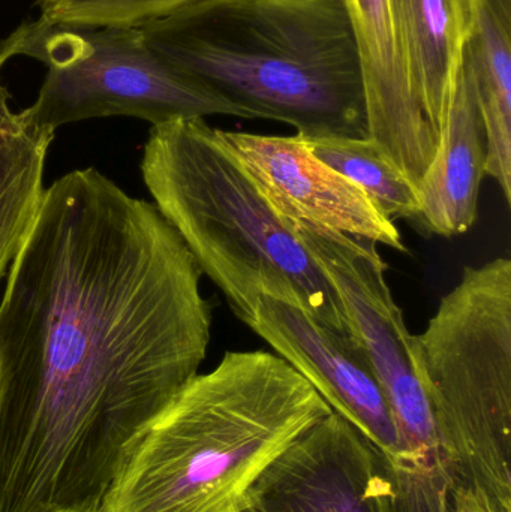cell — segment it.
<instances>
[{
	"instance_id": "cell-12",
	"label": "cell",
	"mask_w": 511,
	"mask_h": 512,
	"mask_svg": "<svg viewBox=\"0 0 511 512\" xmlns=\"http://www.w3.org/2000/svg\"><path fill=\"white\" fill-rule=\"evenodd\" d=\"M485 165V125L470 66L464 57L440 147L417 188V221L426 231L450 239L473 228L479 218Z\"/></svg>"
},
{
	"instance_id": "cell-5",
	"label": "cell",
	"mask_w": 511,
	"mask_h": 512,
	"mask_svg": "<svg viewBox=\"0 0 511 512\" xmlns=\"http://www.w3.org/2000/svg\"><path fill=\"white\" fill-rule=\"evenodd\" d=\"M408 346L452 493L511 512V259L465 267Z\"/></svg>"
},
{
	"instance_id": "cell-15",
	"label": "cell",
	"mask_w": 511,
	"mask_h": 512,
	"mask_svg": "<svg viewBox=\"0 0 511 512\" xmlns=\"http://www.w3.org/2000/svg\"><path fill=\"white\" fill-rule=\"evenodd\" d=\"M303 138V137H302ZM312 155L356 185L390 221L416 219L420 200L416 186L368 137L305 138Z\"/></svg>"
},
{
	"instance_id": "cell-19",
	"label": "cell",
	"mask_w": 511,
	"mask_h": 512,
	"mask_svg": "<svg viewBox=\"0 0 511 512\" xmlns=\"http://www.w3.org/2000/svg\"><path fill=\"white\" fill-rule=\"evenodd\" d=\"M48 512H98V511H83V510H54Z\"/></svg>"
},
{
	"instance_id": "cell-16",
	"label": "cell",
	"mask_w": 511,
	"mask_h": 512,
	"mask_svg": "<svg viewBox=\"0 0 511 512\" xmlns=\"http://www.w3.org/2000/svg\"><path fill=\"white\" fill-rule=\"evenodd\" d=\"M207 0H38L41 18L84 27H140Z\"/></svg>"
},
{
	"instance_id": "cell-9",
	"label": "cell",
	"mask_w": 511,
	"mask_h": 512,
	"mask_svg": "<svg viewBox=\"0 0 511 512\" xmlns=\"http://www.w3.org/2000/svg\"><path fill=\"white\" fill-rule=\"evenodd\" d=\"M248 327L297 370L333 412L363 433L384 459L395 457L398 435L389 405L353 337L269 297L261 298Z\"/></svg>"
},
{
	"instance_id": "cell-13",
	"label": "cell",
	"mask_w": 511,
	"mask_h": 512,
	"mask_svg": "<svg viewBox=\"0 0 511 512\" xmlns=\"http://www.w3.org/2000/svg\"><path fill=\"white\" fill-rule=\"evenodd\" d=\"M5 60L0 57V74ZM54 132L9 107L0 77V280L29 240L42 203L45 156Z\"/></svg>"
},
{
	"instance_id": "cell-2",
	"label": "cell",
	"mask_w": 511,
	"mask_h": 512,
	"mask_svg": "<svg viewBox=\"0 0 511 512\" xmlns=\"http://www.w3.org/2000/svg\"><path fill=\"white\" fill-rule=\"evenodd\" d=\"M332 412L273 352H227L153 421L98 512H242L270 463Z\"/></svg>"
},
{
	"instance_id": "cell-20",
	"label": "cell",
	"mask_w": 511,
	"mask_h": 512,
	"mask_svg": "<svg viewBox=\"0 0 511 512\" xmlns=\"http://www.w3.org/2000/svg\"><path fill=\"white\" fill-rule=\"evenodd\" d=\"M242 512H255V511H254V510H252V508H251V507H249V508H246V510H243Z\"/></svg>"
},
{
	"instance_id": "cell-7",
	"label": "cell",
	"mask_w": 511,
	"mask_h": 512,
	"mask_svg": "<svg viewBox=\"0 0 511 512\" xmlns=\"http://www.w3.org/2000/svg\"><path fill=\"white\" fill-rule=\"evenodd\" d=\"M383 454L332 412L270 463L249 492L255 512H390Z\"/></svg>"
},
{
	"instance_id": "cell-18",
	"label": "cell",
	"mask_w": 511,
	"mask_h": 512,
	"mask_svg": "<svg viewBox=\"0 0 511 512\" xmlns=\"http://www.w3.org/2000/svg\"><path fill=\"white\" fill-rule=\"evenodd\" d=\"M504 26L511 27V0H480Z\"/></svg>"
},
{
	"instance_id": "cell-4",
	"label": "cell",
	"mask_w": 511,
	"mask_h": 512,
	"mask_svg": "<svg viewBox=\"0 0 511 512\" xmlns=\"http://www.w3.org/2000/svg\"><path fill=\"white\" fill-rule=\"evenodd\" d=\"M141 176L153 204L243 324L269 297L353 337L332 283L264 200L221 129L198 117L152 126Z\"/></svg>"
},
{
	"instance_id": "cell-8",
	"label": "cell",
	"mask_w": 511,
	"mask_h": 512,
	"mask_svg": "<svg viewBox=\"0 0 511 512\" xmlns=\"http://www.w3.org/2000/svg\"><path fill=\"white\" fill-rule=\"evenodd\" d=\"M222 138L282 219H296L405 252L395 222L350 180L312 155L300 135L224 131Z\"/></svg>"
},
{
	"instance_id": "cell-1",
	"label": "cell",
	"mask_w": 511,
	"mask_h": 512,
	"mask_svg": "<svg viewBox=\"0 0 511 512\" xmlns=\"http://www.w3.org/2000/svg\"><path fill=\"white\" fill-rule=\"evenodd\" d=\"M201 276L158 207L95 168L45 189L0 304V512L99 510L206 360Z\"/></svg>"
},
{
	"instance_id": "cell-3",
	"label": "cell",
	"mask_w": 511,
	"mask_h": 512,
	"mask_svg": "<svg viewBox=\"0 0 511 512\" xmlns=\"http://www.w3.org/2000/svg\"><path fill=\"white\" fill-rule=\"evenodd\" d=\"M171 65L303 138L366 137L359 51L344 0H207L140 27Z\"/></svg>"
},
{
	"instance_id": "cell-6",
	"label": "cell",
	"mask_w": 511,
	"mask_h": 512,
	"mask_svg": "<svg viewBox=\"0 0 511 512\" xmlns=\"http://www.w3.org/2000/svg\"><path fill=\"white\" fill-rule=\"evenodd\" d=\"M27 56L47 66L32 107L38 128L126 116L153 126L179 119L249 114L159 56L137 27H84L26 21L0 44L5 62Z\"/></svg>"
},
{
	"instance_id": "cell-14",
	"label": "cell",
	"mask_w": 511,
	"mask_h": 512,
	"mask_svg": "<svg viewBox=\"0 0 511 512\" xmlns=\"http://www.w3.org/2000/svg\"><path fill=\"white\" fill-rule=\"evenodd\" d=\"M486 132L485 174L511 206V27L482 2L465 48Z\"/></svg>"
},
{
	"instance_id": "cell-17",
	"label": "cell",
	"mask_w": 511,
	"mask_h": 512,
	"mask_svg": "<svg viewBox=\"0 0 511 512\" xmlns=\"http://www.w3.org/2000/svg\"><path fill=\"white\" fill-rule=\"evenodd\" d=\"M453 512H492L488 505L470 492L452 493Z\"/></svg>"
},
{
	"instance_id": "cell-11",
	"label": "cell",
	"mask_w": 511,
	"mask_h": 512,
	"mask_svg": "<svg viewBox=\"0 0 511 512\" xmlns=\"http://www.w3.org/2000/svg\"><path fill=\"white\" fill-rule=\"evenodd\" d=\"M414 98L441 143L480 0H390Z\"/></svg>"
},
{
	"instance_id": "cell-10",
	"label": "cell",
	"mask_w": 511,
	"mask_h": 512,
	"mask_svg": "<svg viewBox=\"0 0 511 512\" xmlns=\"http://www.w3.org/2000/svg\"><path fill=\"white\" fill-rule=\"evenodd\" d=\"M359 51L366 137L419 188L440 141L423 117L405 66L390 0H344Z\"/></svg>"
}]
</instances>
